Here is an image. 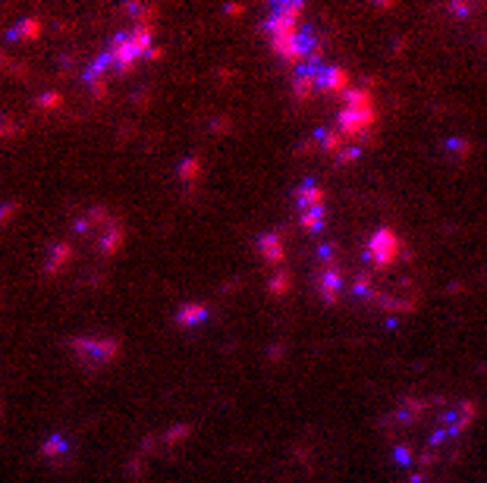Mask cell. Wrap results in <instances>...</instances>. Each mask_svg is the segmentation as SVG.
<instances>
[{"label": "cell", "instance_id": "obj_9", "mask_svg": "<svg viewBox=\"0 0 487 483\" xmlns=\"http://www.w3.org/2000/svg\"><path fill=\"white\" fill-rule=\"evenodd\" d=\"M38 35H42V19H38V16H26L16 28H10L7 38L10 41H35Z\"/></svg>", "mask_w": 487, "mask_h": 483}, {"label": "cell", "instance_id": "obj_12", "mask_svg": "<svg viewBox=\"0 0 487 483\" xmlns=\"http://www.w3.org/2000/svg\"><path fill=\"white\" fill-rule=\"evenodd\" d=\"M35 107L42 110V113H54V110L63 107V95L60 91H44V95L35 97Z\"/></svg>", "mask_w": 487, "mask_h": 483}, {"label": "cell", "instance_id": "obj_19", "mask_svg": "<svg viewBox=\"0 0 487 483\" xmlns=\"http://www.w3.org/2000/svg\"><path fill=\"white\" fill-rule=\"evenodd\" d=\"M145 474V458H132L129 462V477H142Z\"/></svg>", "mask_w": 487, "mask_h": 483}, {"label": "cell", "instance_id": "obj_1", "mask_svg": "<svg viewBox=\"0 0 487 483\" xmlns=\"http://www.w3.org/2000/svg\"><path fill=\"white\" fill-rule=\"evenodd\" d=\"M374 123H378V107L371 101L365 88H349L343 95V107L336 116V129L346 142H362V138H374ZM365 144V142H362Z\"/></svg>", "mask_w": 487, "mask_h": 483}, {"label": "cell", "instance_id": "obj_18", "mask_svg": "<svg viewBox=\"0 0 487 483\" xmlns=\"http://www.w3.org/2000/svg\"><path fill=\"white\" fill-rule=\"evenodd\" d=\"M179 176H183L185 182H192V179L199 176V160H183V167H179Z\"/></svg>", "mask_w": 487, "mask_h": 483}, {"label": "cell", "instance_id": "obj_16", "mask_svg": "<svg viewBox=\"0 0 487 483\" xmlns=\"http://www.w3.org/2000/svg\"><path fill=\"white\" fill-rule=\"evenodd\" d=\"M189 433H192V430H189V424H176V427H170V430L164 433V449H170V446H179V442H183Z\"/></svg>", "mask_w": 487, "mask_h": 483}, {"label": "cell", "instance_id": "obj_13", "mask_svg": "<svg viewBox=\"0 0 487 483\" xmlns=\"http://www.w3.org/2000/svg\"><path fill=\"white\" fill-rule=\"evenodd\" d=\"M63 449H66V439H63V436H50V439H44V446H42V458L57 462V458L63 455Z\"/></svg>", "mask_w": 487, "mask_h": 483}, {"label": "cell", "instance_id": "obj_14", "mask_svg": "<svg viewBox=\"0 0 487 483\" xmlns=\"http://www.w3.org/2000/svg\"><path fill=\"white\" fill-rule=\"evenodd\" d=\"M268 289H270V295L289 292V273H286V267H277V273L268 279Z\"/></svg>", "mask_w": 487, "mask_h": 483}, {"label": "cell", "instance_id": "obj_4", "mask_svg": "<svg viewBox=\"0 0 487 483\" xmlns=\"http://www.w3.org/2000/svg\"><path fill=\"white\" fill-rule=\"evenodd\" d=\"M315 289H318V295H321L327 305H333V301L340 299V292H343V270H340V264H333V267H318V273H315Z\"/></svg>", "mask_w": 487, "mask_h": 483}, {"label": "cell", "instance_id": "obj_17", "mask_svg": "<svg viewBox=\"0 0 487 483\" xmlns=\"http://www.w3.org/2000/svg\"><path fill=\"white\" fill-rule=\"evenodd\" d=\"M16 214H19V205H16V201H7V205H0V226H7L10 220L16 217Z\"/></svg>", "mask_w": 487, "mask_h": 483}, {"label": "cell", "instance_id": "obj_6", "mask_svg": "<svg viewBox=\"0 0 487 483\" xmlns=\"http://www.w3.org/2000/svg\"><path fill=\"white\" fill-rule=\"evenodd\" d=\"M258 254L261 261H268L270 267H283V258H286V238L280 236H261L258 238Z\"/></svg>", "mask_w": 487, "mask_h": 483}, {"label": "cell", "instance_id": "obj_3", "mask_svg": "<svg viewBox=\"0 0 487 483\" xmlns=\"http://www.w3.org/2000/svg\"><path fill=\"white\" fill-rule=\"evenodd\" d=\"M69 348L85 368H104L120 354V339H91V336H76L69 339Z\"/></svg>", "mask_w": 487, "mask_h": 483}, {"label": "cell", "instance_id": "obj_10", "mask_svg": "<svg viewBox=\"0 0 487 483\" xmlns=\"http://www.w3.org/2000/svg\"><path fill=\"white\" fill-rule=\"evenodd\" d=\"M201 320H208V307L205 305H183L176 314V323L179 327H195V323H201Z\"/></svg>", "mask_w": 487, "mask_h": 483}, {"label": "cell", "instance_id": "obj_8", "mask_svg": "<svg viewBox=\"0 0 487 483\" xmlns=\"http://www.w3.org/2000/svg\"><path fill=\"white\" fill-rule=\"evenodd\" d=\"M73 264V245L69 242H57V245H50V254H48V276H57V273H63L66 267Z\"/></svg>", "mask_w": 487, "mask_h": 483}, {"label": "cell", "instance_id": "obj_15", "mask_svg": "<svg viewBox=\"0 0 487 483\" xmlns=\"http://www.w3.org/2000/svg\"><path fill=\"white\" fill-rule=\"evenodd\" d=\"M26 132V126H19L10 113H0V138H19Z\"/></svg>", "mask_w": 487, "mask_h": 483}, {"label": "cell", "instance_id": "obj_2", "mask_svg": "<svg viewBox=\"0 0 487 483\" xmlns=\"http://www.w3.org/2000/svg\"><path fill=\"white\" fill-rule=\"evenodd\" d=\"M405 254L403 238L393 229H378L365 242V270L368 273H390Z\"/></svg>", "mask_w": 487, "mask_h": 483}, {"label": "cell", "instance_id": "obj_11", "mask_svg": "<svg viewBox=\"0 0 487 483\" xmlns=\"http://www.w3.org/2000/svg\"><path fill=\"white\" fill-rule=\"evenodd\" d=\"M324 207H311V211H302L299 214V226H302L305 232H311V236H318V232L324 229Z\"/></svg>", "mask_w": 487, "mask_h": 483}, {"label": "cell", "instance_id": "obj_5", "mask_svg": "<svg viewBox=\"0 0 487 483\" xmlns=\"http://www.w3.org/2000/svg\"><path fill=\"white\" fill-rule=\"evenodd\" d=\"M293 205L295 211L302 214V211H311V207H324V191L318 182H311V179H305L299 189L293 191Z\"/></svg>", "mask_w": 487, "mask_h": 483}, {"label": "cell", "instance_id": "obj_20", "mask_svg": "<svg viewBox=\"0 0 487 483\" xmlns=\"http://www.w3.org/2000/svg\"><path fill=\"white\" fill-rule=\"evenodd\" d=\"M0 415H3V405H0Z\"/></svg>", "mask_w": 487, "mask_h": 483}, {"label": "cell", "instance_id": "obj_7", "mask_svg": "<svg viewBox=\"0 0 487 483\" xmlns=\"http://www.w3.org/2000/svg\"><path fill=\"white\" fill-rule=\"evenodd\" d=\"M123 238H126V229L120 223H113V226H107V229L95 238V245H98V252H101L104 258H113V254L120 252V245H123Z\"/></svg>", "mask_w": 487, "mask_h": 483}]
</instances>
